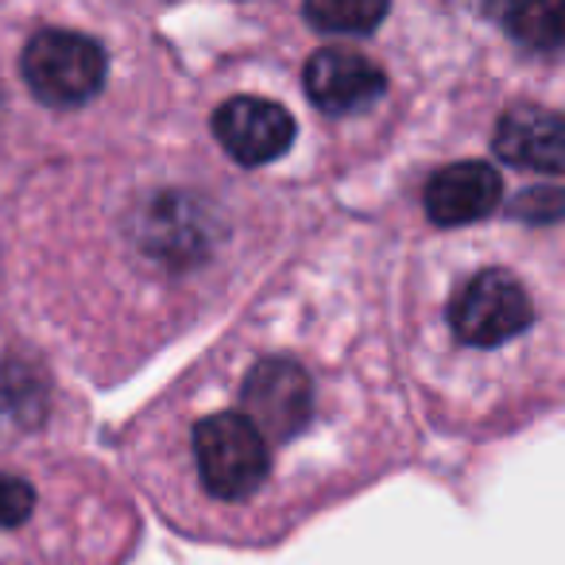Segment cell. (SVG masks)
<instances>
[{"instance_id":"9c48e42d","label":"cell","mask_w":565,"mask_h":565,"mask_svg":"<svg viewBox=\"0 0 565 565\" xmlns=\"http://www.w3.org/2000/svg\"><path fill=\"white\" fill-rule=\"evenodd\" d=\"M511 43L534 58L565 55V0H511L500 12Z\"/></svg>"},{"instance_id":"7a4b0ae2","label":"cell","mask_w":565,"mask_h":565,"mask_svg":"<svg viewBox=\"0 0 565 565\" xmlns=\"http://www.w3.org/2000/svg\"><path fill=\"white\" fill-rule=\"evenodd\" d=\"M194 461L217 500H248L271 469L267 438L248 415L221 411L194 426Z\"/></svg>"},{"instance_id":"3957f363","label":"cell","mask_w":565,"mask_h":565,"mask_svg":"<svg viewBox=\"0 0 565 565\" xmlns=\"http://www.w3.org/2000/svg\"><path fill=\"white\" fill-rule=\"evenodd\" d=\"M20 71H24L28 89L43 105L74 109V105H86L89 97H97L109 63H105L102 43H94L89 35L47 28V32L32 35L24 58H20Z\"/></svg>"},{"instance_id":"ba28073f","label":"cell","mask_w":565,"mask_h":565,"mask_svg":"<svg viewBox=\"0 0 565 565\" xmlns=\"http://www.w3.org/2000/svg\"><path fill=\"white\" fill-rule=\"evenodd\" d=\"M302 86L322 113L349 117V113L376 105L387 89V78L372 58L356 55V51L326 47L310 55L307 71H302Z\"/></svg>"},{"instance_id":"30bf717a","label":"cell","mask_w":565,"mask_h":565,"mask_svg":"<svg viewBox=\"0 0 565 565\" xmlns=\"http://www.w3.org/2000/svg\"><path fill=\"white\" fill-rule=\"evenodd\" d=\"M392 0H302V17L326 35H369L387 17Z\"/></svg>"},{"instance_id":"5b68a950","label":"cell","mask_w":565,"mask_h":565,"mask_svg":"<svg viewBox=\"0 0 565 565\" xmlns=\"http://www.w3.org/2000/svg\"><path fill=\"white\" fill-rule=\"evenodd\" d=\"M492 151L503 167L534 174L546 186H565V117L550 105L519 102L503 109Z\"/></svg>"},{"instance_id":"6da1fadb","label":"cell","mask_w":565,"mask_h":565,"mask_svg":"<svg viewBox=\"0 0 565 565\" xmlns=\"http://www.w3.org/2000/svg\"><path fill=\"white\" fill-rule=\"evenodd\" d=\"M446 330L461 353L515 364L534 403L565 392V291L523 264L472 267L446 299Z\"/></svg>"},{"instance_id":"8fae6325","label":"cell","mask_w":565,"mask_h":565,"mask_svg":"<svg viewBox=\"0 0 565 565\" xmlns=\"http://www.w3.org/2000/svg\"><path fill=\"white\" fill-rule=\"evenodd\" d=\"M35 508V492L28 480L0 472V526H20Z\"/></svg>"},{"instance_id":"8992f818","label":"cell","mask_w":565,"mask_h":565,"mask_svg":"<svg viewBox=\"0 0 565 565\" xmlns=\"http://www.w3.org/2000/svg\"><path fill=\"white\" fill-rule=\"evenodd\" d=\"M217 143L244 167H264L295 143V120L267 97H228L213 113Z\"/></svg>"},{"instance_id":"277c9868","label":"cell","mask_w":565,"mask_h":565,"mask_svg":"<svg viewBox=\"0 0 565 565\" xmlns=\"http://www.w3.org/2000/svg\"><path fill=\"white\" fill-rule=\"evenodd\" d=\"M241 399L244 415L259 426V434L279 446L307 430L310 411H315V387L302 364L287 356H267L252 364V372L244 376Z\"/></svg>"},{"instance_id":"52a82bcc","label":"cell","mask_w":565,"mask_h":565,"mask_svg":"<svg viewBox=\"0 0 565 565\" xmlns=\"http://www.w3.org/2000/svg\"><path fill=\"white\" fill-rule=\"evenodd\" d=\"M426 217L438 228H465L503 205V174L484 159H461L430 174L423 190Z\"/></svg>"}]
</instances>
